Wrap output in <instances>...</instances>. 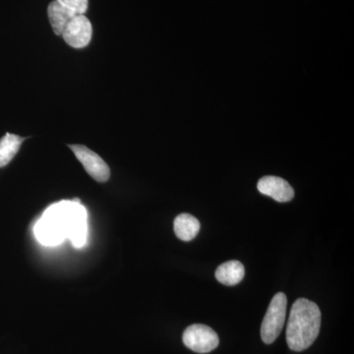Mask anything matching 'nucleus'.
Segmentation results:
<instances>
[{
    "mask_svg": "<svg viewBox=\"0 0 354 354\" xmlns=\"http://www.w3.org/2000/svg\"><path fill=\"white\" fill-rule=\"evenodd\" d=\"M87 211L78 200L51 205L35 225V235L44 245H57L68 237L70 230Z\"/></svg>",
    "mask_w": 354,
    "mask_h": 354,
    "instance_id": "1",
    "label": "nucleus"
},
{
    "mask_svg": "<svg viewBox=\"0 0 354 354\" xmlns=\"http://www.w3.org/2000/svg\"><path fill=\"white\" fill-rule=\"evenodd\" d=\"M321 311L315 302L299 298L293 304L286 328V342L291 351L310 348L320 333Z\"/></svg>",
    "mask_w": 354,
    "mask_h": 354,
    "instance_id": "2",
    "label": "nucleus"
},
{
    "mask_svg": "<svg viewBox=\"0 0 354 354\" xmlns=\"http://www.w3.org/2000/svg\"><path fill=\"white\" fill-rule=\"evenodd\" d=\"M286 307L288 298L285 293H277L272 297L261 326V337L265 344H272L281 335L286 323Z\"/></svg>",
    "mask_w": 354,
    "mask_h": 354,
    "instance_id": "3",
    "label": "nucleus"
},
{
    "mask_svg": "<svg viewBox=\"0 0 354 354\" xmlns=\"http://www.w3.org/2000/svg\"><path fill=\"white\" fill-rule=\"evenodd\" d=\"M183 344L197 353H209L218 348L220 344L215 330L202 324H194L183 333Z\"/></svg>",
    "mask_w": 354,
    "mask_h": 354,
    "instance_id": "4",
    "label": "nucleus"
},
{
    "mask_svg": "<svg viewBox=\"0 0 354 354\" xmlns=\"http://www.w3.org/2000/svg\"><path fill=\"white\" fill-rule=\"evenodd\" d=\"M93 29L90 20L84 14H75L65 26L62 37L74 48H83L90 44Z\"/></svg>",
    "mask_w": 354,
    "mask_h": 354,
    "instance_id": "5",
    "label": "nucleus"
},
{
    "mask_svg": "<svg viewBox=\"0 0 354 354\" xmlns=\"http://www.w3.org/2000/svg\"><path fill=\"white\" fill-rule=\"evenodd\" d=\"M69 148L75 153L76 158L83 165L88 174H90L95 180L99 183H106L109 180L111 177V169L99 155L83 145H69Z\"/></svg>",
    "mask_w": 354,
    "mask_h": 354,
    "instance_id": "6",
    "label": "nucleus"
},
{
    "mask_svg": "<svg viewBox=\"0 0 354 354\" xmlns=\"http://www.w3.org/2000/svg\"><path fill=\"white\" fill-rule=\"evenodd\" d=\"M258 190L277 202H290L295 197V191L285 179L277 176H265L258 183Z\"/></svg>",
    "mask_w": 354,
    "mask_h": 354,
    "instance_id": "7",
    "label": "nucleus"
},
{
    "mask_svg": "<svg viewBox=\"0 0 354 354\" xmlns=\"http://www.w3.org/2000/svg\"><path fill=\"white\" fill-rule=\"evenodd\" d=\"M245 274L244 266L239 261L232 260L216 268V279L225 286H235L241 283Z\"/></svg>",
    "mask_w": 354,
    "mask_h": 354,
    "instance_id": "8",
    "label": "nucleus"
},
{
    "mask_svg": "<svg viewBox=\"0 0 354 354\" xmlns=\"http://www.w3.org/2000/svg\"><path fill=\"white\" fill-rule=\"evenodd\" d=\"M75 14L78 13L74 12L72 9L59 3L57 0L50 2L48 7V16L55 34L62 36L65 26Z\"/></svg>",
    "mask_w": 354,
    "mask_h": 354,
    "instance_id": "9",
    "label": "nucleus"
},
{
    "mask_svg": "<svg viewBox=\"0 0 354 354\" xmlns=\"http://www.w3.org/2000/svg\"><path fill=\"white\" fill-rule=\"evenodd\" d=\"M200 221L190 214H181L174 220V232L179 239L191 241L200 232Z\"/></svg>",
    "mask_w": 354,
    "mask_h": 354,
    "instance_id": "10",
    "label": "nucleus"
},
{
    "mask_svg": "<svg viewBox=\"0 0 354 354\" xmlns=\"http://www.w3.org/2000/svg\"><path fill=\"white\" fill-rule=\"evenodd\" d=\"M24 138L18 135L7 133L3 138L0 139V167H4L8 165L16 153L19 152Z\"/></svg>",
    "mask_w": 354,
    "mask_h": 354,
    "instance_id": "11",
    "label": "nucleus"
},
{
    "mask_svg": "<svg viewBox=\"0 0 354 354\" xmlns=\"http://www.w3.org/2000/svg\"><path fill=\"white\" fill-rule=\"evenodd\" d=\"M57 1L78 14L86 13L88 9V0H57Z\"/></svg>",
    "mask_w": 354,
    "mask_h": 354,
    "instance_id": "12",
    "label": "nucleus"
}]
</instances>
